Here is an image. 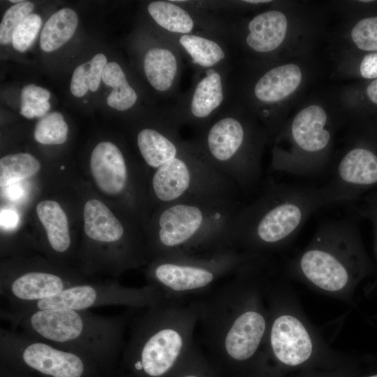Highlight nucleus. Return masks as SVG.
<instances>
[{"instance_id":"44","label":"nucleus","mask_w":377,"mask_h":377,"mask_svg":"<svg viewBox=\"0 0 377 377\" xmlns=\"http://www.w3.org/2000/svg\"><path fill=\"white\" fill-rule=\"evenodd\" d=\"M368 377H377V374L372 375V376H368Z\"/></svg>"},{"instance_id":"28","label":"nucleus","mask_w":377,"mask_h":377,"mask_svg":"<svg viewBox=\"0 0 377 377\" xmlns=\"http://www.w3.org/2000/svg\"><path fill=\"white\" fill-rule=\"evenodd\" d=\"M68 127L63 115L53 112L43 116L36 124L35 140L43 145H61L67 139Z\"/></svg>"},{"instance_id":"41","label":"nucleus","mask_w":377,"mask_h":377,"mask_svg":"<svg viewBox=\"0 0 377 377\" xmlns=\"http://www.w3.org/2000/svg\"><path fill=\"white\" fill-rule=\"evenodd\" d=\"M366 95L372 103L377 105V79L374 80L367 85Z\"/></svg>"},{"instance_id":"6","label":"nucleus","mask_w":377,"mask_h":377,"mask_svg":"<svg viewBox=\"0 0 377 377\" xmlns=\"http://www.w3.org/2000/svg\"><path fill=\"white\" fill-rule=\"evenodd\" d=\"M293 267L309 282L329 292L341 291L368 276L372 265L357 218L322 221Z\"/></svg>"},{"instance_id":"12","label":"nucleus","mask_w":377,"mask_h":377,"mask_svg":"<svg viewBox=\"0 0 377 377\" xmlns=\"http://www.w3.org/2000/svg\"><path fill=\"white\" fill-rule=\"evenodd\" d=\"M323 186L332 204L356 202L377 191V131H368L343 153Z\"/></svg>"},{"instance_id":"18","label":"nucleus","mask_w":377,"mask_h":377,"mask_svg":"<svg viewBox=\"0 0 377 377\" xmlns=\"http://www.w3.org/2000/svg\"><path fill=\"white\" fill-rule=\"evenodd\" d=\"M302 79V71L297 64L278 66L260 77L254 86L253 94L261 103H278L295 92Z\"/></svg>"},{"instance_id":"3","label":"nucleus","mask_w":377,"mask_h":377,"mask_svg":"<svg viewBox=\"0 0 377 377\" xmlns=\"http://www.w3.org/2000/svg\"><path fill=\"white\" fill-rule=\"evenodd\" d=\"M197 300L145 307L130 323L121 377H168L194 346Z\"/></svg>"},{"instance_id":"16","label":"nucleus","mask_w":377,"mask_h":377,"mask_svg":"<svg viewBox=\"0 0 377 377\" xmlns=\"http://www.w3.org/2000/svg\"><path fill=\"white\" fill-rule=\"evenodd\" d=\"M84 232L99 244H121L126 237V230L120 220L101 201L89 200L84 205Z\"/></svg>"},{"instance_id":"24","label":"nucleus","mask_w":377,"mask_h":377,"mask_svg":"<svg viewBox=\"0 0 377 377\" xmlns=\"http://www.w3.org/2000/svg\"><path fill=\"white\" fill-rule=\"evenodd\" d=\"M147 10L153 20L168 31L190 34L194 28V21L190 14L171 1H152L149 3Z\"/></svg>"},{"instance_id":"17","label":"nucleus","mask_w":377,"mask_h":377,"mask_svg":"<svg viewBox=\"0 0 377 377\" xmlns=\"http://www.w3.org/2000/svg\"><path fill=\"white\" fill-rule=\"evenodd\" d=\"M288 26V20L283 13L276 10L261 13L248 24L246 43L257 52H272L283 42Z\"/></svg>"},{"instance_id":"32","label":"nucleus","mask_w":377,"mask_h":377,"mask_svg":"<svg viewBox=\"0 0 377 377\" xmlns=\"http://www.w3.org/2000/svg\"><path fill=\"white\" fill-rule=\"evenodd\" d=\"M202 360L195 343L172 371L175 374L173 377H207L200 371Z\"/></svg>"},{"instance_id":"27","label":"nucleus","mask_w":377,"mask_h":377,"mask_svg":"<svg viewBox=\"0 0 377 377\" xmlns=\"http://www.w3.org/2000/svg\"><path fill=\"white\" fill-rule=\"evenodd\" d=\"M40 168V162L29 154L6 155L0 160V186L4 188L17 183L35 175Z\"/></svg>"},{"instance_id":"20","label":"nucleus","mask_w":377,"mask_h":377,"mask_svg":"<svg viewBox=\"0 0 377 377\" xmlns=\"http://www.w3.org/2000/svg\"><path fill=\"white\" fill-rule=\"evenodd\" d=\"M180 142L172 124L164 131L143 128L137 135L140 153L146 164L153 170L158 168L177 148Z\"/></svg>"},{"instance_id":"8","label":"nucleus","mask_w":377,"mask_h":377,"mask_svg":"<svg viewBox=\"0 0 377 377\" xmlns=\"http://www.w3.org/2000/svg\"><path fill=\"white\" fill-rule=\"evenodd\" d=\"M251 256L230 248L160 257L151 260L147 285L163 302H190L214 290Z\"/></svg>"},{"instance_id":"14","label":"nucleus","mask_w":377,"mask_h":377,"mask_svg":"<svg viewBox=\"0 0 377 377\" xmlns=\"http://www.w3.org/2000/svg\"><path fill=\"white\" fill-rule=\"evenodd\" d=\"M268 346L276 359L288 366H297L311 355L313 342L306 328L295 316H274L269 322Z\"/></svg>"},{"instance_id":"45","label":"nucleus","mask_w":377,"mask_h":377,"mask_svg":"<svg viewBox=\"0 0 377 377\" xmlns=\"http://www.w3.org/2000/svg\"><path fill=\"white\" fill-rule=\"evenodd\" d=\"M61 169H64V167L61 166Z\"/></svg>"},{"instance_id":"21","label":"nucleus","mask_w":377,"mask_h":377,"mask_svg":"<svg viewBox=\"0 0 377 377\" xmlns=\"http://www.w3.org/2000/svg\"><path fill=\"white\" fill-rule=\"evenodd\" d=\"M223 99L221 76L218 72L210 69L193 90L190 103L191 118L205 122L221 105Z\"/></svg>"},{"instance_id":"10","label":"nucleus","mask_w":377,"mask_h":377,"mask_svg":"<svg viewBox=\"0 0 377 377\" xmlns=\"http://www.w3.org/2000/svg\"><path fill=\"white\" fill-rule=\"evenodd\" d=\"M327 114L318 105L301 110L286 131L289 147L274 149L272 168L277 172L299 177H318L327 166L332 140Z\"/></svg>"},{"instance_id":"1","label":"nucleus","mask_w":377,"mask_h":377,"mask_svg":"<svg viewBox=\"0 0 377 377\" xmlns=\"http://www.w3.org/2000/svg\"><path fill=\"white\" fill-rule=\"evenodd\" d=\"M259 263L246 260L230 278L196 299L202 346L226 367L249 362L267 340L268 315L252 281Z\"/></svg>"},{"instance_id":"2","label":"nucleus","mask_w":377,"mask_h":377,"mask_svg":"<svg viewBox=\"0 0 377 377\" xmlns=\"http://www.w3.org/2000/svg\"><path fill=\"white\" fill-rule=\"evenodd\" d=\"M256 197L239 210L230 247L249 256L267 257L292 240L309 216L332 204L324 186L262 183Z\"/></svg>"},{"instance_id":"9","label":"nucleus","mask_w":377,"mask_h":377,"mask_svg":"<svg viewBox=\"0 0 377 377\" xmlns=\"http://www.w3.org/2000/svg\"><path fill=\"white\" fill-rule=\"evenodd\" d=\"M1 364L20 377H101L91 362L15 329L0 330Z\"/></svg>"},{"instance_id":"30","label":"nucleus","mask_w":377,"mask_h":377,"mask_svg":"<svg viewBox=\"0 0 377 377\" xmlns=\"http://www.w3.org/2000/svg\"><path fill=\"white\" fill-rule=\"evenodd\" d=\"M350 37L360 50L377 52V15L359 20L352 28Z\"/></svg>"},{"instance_id":"11","label":"nucleus","mask_w":377,"mask_h":377,"mask_svg":"<svg viewBox=\"0 0 377 377\" xmlns=\"http://www.w3.org/2000/svg\"><path fill=\"white\" fill-rule=\"evenodd\" d=\"M161 302L159 295L149 285L134 288L123 286L114 281L102 283L84 282L38 302L8 306L1 311V318L10 322L32 312L45 309L84 311L103 306L142 309Z\"/></svg>"},{"instance_id":"37","label":"nucleus","mask_w":377,"mask_h":377,"mask_svg":"<svg viewBox=\"0 0 377 377\" xmlns=\"http://www.w3.org/2000/svg\"><path fill=\"white\" fill-rule=\"evenodd\" d=\"M360 73L365 79H377V52L364 55L360 65Z\"/></svg>"},{"instance_id":"4","label":"nucleus","mask_w":377,"mask_h":377,"mask_svg":"<svg viewBox=\"0 0 377 377\" xmlns=\"http://www.w3.org/2000/svg\"><path fill=\"white\" fill-rule=\"evenodd\" d=\"M128 315L107 316L89 310L45 309L10 321L12 328L110 370L122 353Z\"/></svg>"},{"instance_id":"38","label":"nucleus","mask_w":377,"mask_h":377,"mask_svg":"<svg viewBox=\"0 0 377 377\" xmlns=\"http://www.w3.org/2000/svg\"><path fill=\"white\" fill-rule=\"evenodd\" d=\"M18 214L10 209H3L0 212V224L3 230H13L19 223Z\"/></svg>"},{"instance_id":"7","label":"nucleus","mask_w":377,"mask_h":377,"mask_svg":"<svg viewBox=\"0 0 377 377\" xmlns=\"http://www.w3.org/2000/svg\"><path fill=\"white\" fill-rule=\"evenodd\" d=\"M265 135L235 114L208 124L194 143L206 161L229 180L240 194L256 193L262 184L261 156Z\"/></svg>"},{"instance_id":"13","label":"nucleus","mask_w":377,"mask_h":377,"mask_svg":"<svg viewBox=\"0 0 377 377\" xmlns=\"http://www.w3.org/2000/svg\"><path fill=\"white\" fill-rule=\"evenodd\" d=\"M84 282L80 277L48 269L8 271L1 276L0 294L8 301V306H16L54 296Z\"/></svg>"},{"instance_id":"33","label":"nucleus","mask_w":377,"mask_h":377,"mask_svg":"<svg viewBox=\"0 0 377 377\" xmlns=\"http://www.w3.org/2000/svg\"><path fill=\"white\" fill-rule=\"evenodd\" d=\"M355 212L367 219L371 224L374 237V247L377 258V191L364 195L356 202Z\"/></svg>"},{"instance_id":"5","label":"nucleus","mask_w":377,"mask_h":377,"mask_svg":"<svg viewBox=\"0 0 377 377\" xmlns=\"http://www.w3.org/2000/svg\"><path fill=\"white\" fill-rule=\"evenodd\" d=\"M240 200L178 201L160 206L152 221L147 254L151 260L230 249V236ZM232 249V248H231Z\"/></svg>"},{"instance_id":"42","label":"nucleus","mask_w":377,"mask_h":377,"mask_svg":"<svg viewBox=\"0 0 377 377\" xmlns=\"http://www.w3.org/2000/svg\"><path fill=\"white\" fill-rule=\"evenodd\" d=\"M244 2L246 3H268V2H270V1H266V0H257V1H253V0H250V1H244Z\"/></svg>"},{"instance_id":"34","label":"nucleus","mask_w":377,"mask_h":377,"mask_svg":"<svg viewBox=\"0 0 377 377\" xmlns=\"http://www.w3.org/2000/svg\"><path fill=\"white\" fill-rule=\"evenodd\" d=\"M50 108L48 101H43L34 96L21 93L20 114L27 119L40 117L46 114Z\"/></svg>"},{"instance_id":"40","label":"nucleus","mask_w":377,"mask_h":377,"mask_svg":"<svg viewBox=\"0 0 377 377\" xmlns=\"http://www.w3.org/2000/svg\"><path fill=\"white\" fill-rule=\"evenodd\" d=\"M5 195L11 201H19L25 195V188L18 182L6 186Z\"/></svg>"},{"instance_id":"31","label":"nucleus","mask_w":377,"mask_h":377,"mask_svg":"<svg viewBox=\"0 0 377 377\" xmlns=\"http://www.w3.org/2000/svg\"><path fill=\"white\" fill-rule=\"evenodd\" d=\"M42 24V19L37 14L27 17L15 29L12 39L13 47L19 52L27 50L34 42Z\"/></svg>"},{"instance_id":"19","label":"nucleus","mask_w":377,"mask_h":377,"mask_svg":"<svg viewBox=\"0 0 377 377\" xmlns=\"http://www.w3.org/2000/svg\"><path fill=\"white\" fill-rule=\"evenodd\" d=\"M36 213L46 231L47 242L52 252L65 255L71 246L67 216L60 205L45 200L36 206Z\"/></svg>"},{"instance_id":"22","label":"nucleus","mask_w":377,"mask_h":377,"mask_svg":"<svg viewBox=\"0 0 377 377\" xmlns=\"http://www.w3.org/2000/svg\"><path fill=\"white\" fill-rule=\"evenodd\" d=\"M144 71L149 84L157 91L169 90L177 76L178 62L174 52L165 47L149 49L144 57Z\"/></svg>"},{"instance_id":"36","label":"nucleus","mask_w":377,"mask_h":377,"mask_svg":"<svg viewBox=\"0 0 377 377\" xmlns=\"http://www.w3.org/2000/svg\"><path fill=\"white\" fill-rule=\"evenodd\" d=\"M89 62L78 66L73 71L70 89L71 93L76 97H82L88 91Z\"/></svg>"},{"instance_id":"25","label":"nucleus","mask_w":377,"mask_h":377,"mask_svg":"<svg viewBox=\"0 0 377 377\" xmlns=\"http://www.w3.org/2000/svg\"><path fill=\"white\" fill-rule=\"evenodd\" d=\"M102 80L112 88L107 98L109 106L119 111L126 110L133 106L138 96L128 84L119 64L114 61L108 63L103 73Z\"/></svg>"},{"instance_id":"15","label":"nucleus","mask_w":377,"mask_h":377,"mask_svg":"<svg viewBox=\"0 0 377 377\" xmlns=\"http://www.w3.org/2000/svg\"><path fill=\"white\" fill-rule=\"evenodd\" d=\"M91 175L98 188L110 195H119L128 186L129 171L121 150L110 142L98 143L90 158Z\"/></svg>"},{"instance_id":"39","label":"nucleus","mask_w":377,"mask_h":377,"mask_svg":"<svg viewBox=\"0 0 377 377\" xmlns=\"http://www.w3.org/2000/svg\"><path fill=\"white\" fill-rule=\"evenodd\" d=\"M21 93L34 96L43 101H48L50 97V93L48 90L33 84L24 86Z\"/></svg>"},{"instance_id":"23","label":"nucleus","mask_w":377,"mask_h":377,"mask_svg":"<svg viewBox=\"0 0 377 377\" xmlns=\"http://www.w3.org/2000/svg\"><path fill=\"white\" fill-rule=\"evenodd\" d=\"M77 24V15L71 8H62L52 14L42 29L41 50L50 52L61 47L72 38Z\"/></svg>"},{"instance_id":"43","label":"nucleus","mask_w":377,"mask_h":377,"mask_svg":"<svg viewBox=\"0 0 377 377\" xmlns=\"http://www.w3.org/2000/svg\"><path fill=\"white\" fill-rule=\"evenodd\" d=\"M10 1L12 2V3H19L22 1H20V0H10Z\"/></svg>"},{"instance_id":"35","label":"nucleus","mask_w":377,"mask_h":377,"mask_svg":"<svg viewBox=\"0 0 377 377\" xmlns=\"http://www.w3.org/2000/svg\"><path fill=\"white\" fill-rule=\"evenodd\" d=\"M88 62L89 89L96 91L99 87L104 68L108 64L107 58L103 54L98 53Z\"/></svg>"},{"instance_id":"26","label":"nucleus","mask_w":377,"mask_h":377,"mask_svg":"<svg viewBox=\"0 0 377 377\" xmlns=\"http://www.w3.org/2000/svg\"><path fill=\"white\" fill-rule=\"evenodd\" d=\"M179 41L193 62L203 68H210L226 57L222 47L207 38L190 34L182 35Z\"/></svg>"},{"instance_id":"29","label":"nucleus","mask_w":377,"mask_h":377,"mask_svg":"<svg viewBox=\"0 0 377 377\" xmlns=\"http://www.w3.org/2000/svg\"><path fill=\"white\" fill-rule=\"evenodd\" d=\"M34 10V4L27 1H22L10 6L4 13L0 24V43L7 45L12 43L13 33L17 27Z\"/></svg>"}]
</instances>
